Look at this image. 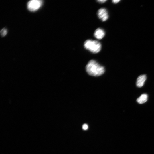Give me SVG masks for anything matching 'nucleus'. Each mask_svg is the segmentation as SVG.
<instances>
[{"label":"nucleus","instance_id":"1a4fd4ad","mask_svg":"<svg viewBox=\"0 0 154 154\" xmlns=\"http://www.w3.org/2000/svg\"><path fill=\"white\" fill-rule=\"evenodd\" d=\"M82 128L84 130H86L88 129V126L87 124H84L83 125Z\"/></svg>","mask_w":154,"mask_h":154},{"label":"nucleus","instance_id":"f03ea898","mask_svg":"<svg viewBox=\"0 0 154 154\" xmlns=\"http://www.w3.org/2000/svg\"><path fill=\"white\" fill-rule=\"evenodd\" d=\"M84 46L85 49L93 53L99 52L101 49V43L96 40H87L84 42Z\"/></svg>","mask_w":154,"mask_h":154},{"label":"nucleus","instance_id":"7ed1b4c3","mask_svg":"<svg viewBox=\"0 0 154 154\" xmlns=\"http://www.w3.org/2000/svg\"><path fill=\"white\" fill-rule=\"evenodd\" d=\"M42 1L33 0L29 1L27 4L28 9L31 11H34L38 9L42 4Z\"/></svg>","mask_w":154,"mask_h":154},{"label":"nucleus","instance_id":"9b49d317","mask_svg":"<svg viewBox=\"0 0 154 154\" xmlns=\"http://www.w3.org/2000/svg\"><path fill=\"white\" fill-rule=\"evenodd\" d=\"M120 1V0H113L112 1V2L116 4L118 3Z\"/></svg>","mask_w":154,"mask_h":154},{"label":"nucleus","instance_id":"0eeeda50","mask_svg":"<svg viewBox=\"0 0 154 154\" xmlns=\"http://www.w3.org/2000/svg\"><path fill=\"white\" fill-rule=\"evenodd\" d=\"M148 97V95L147 94H143L138 98L137 99V101L139 104H143L147 101Z\"/></svg>","mask_w":154,"mask_h":154},{"label":"nucleus","instance_id":"423d86ee","mask_svg":"<svg viewBox=\"0 0 154 154\" xmlns=\"http://www.w3.org/2000/svg\"><path fill=\"white\" fill-rule=\"evenodd\" d=\"M146 79V76L145 75H142L138 76L136 82L137 86L139 88L142 87Z\"/></svg>","mask_w":154,"mask_h":154},{"label":"nucleus","instance_id":"6e6552de","mask_svg":"<svg viewBox=\"0 0 154 154\" xmlns=\"http://www.w3.org/2000/svg\"><path fill=\"white\" fill-rule=\"evenodd\" d=\"M7 33V31L6 29H2L0 31L1 35L2 37H4L5 36Z\"/></svg>","mask_w":154,"mask_h":154},{"label":"nucleus","instance_id":"39448f33","mask_svg":"<svg viewBox=\"0 0 154 154\" xmlns=\"http://www.w3.org/2000/svg\"><path fill=\"white\" fill-rule=\"evenodd\" d=\"M105 35L104 30L100 28L97 29L94 33V36L97 39H102Z\"/></svg>","mask_w":154,"mask_h":154},{"label":"nucleus","instance_id":"9d476101","mask_svg":"<svg viewBox=\"0 0 154 154\" xmlns=\"http://www.w3.org/2000/svg\"><path fill=\"white\" fill-rule=\"evenodd\" d=\"M106 1V0H100L97 1L98 2L100 3H103L105 2Z\"/></svg>","mask_w":154,"mask_h":154},{"label":"nucleus","instance_id":"20e7f679","mask_svg":"<svg viewBox=\"0 0 154 154\" xmlns=\"http://www.w3.org/2000/svg\"><path fill=\"white\" fill-rule=\"evenodd\" d=\"M97 14L98 18L103 21H106L108 18V11L104 8L100 9L98 10Z\"/></svg>","mask_w":154,"mask_h":154},{"label":"nucleus","instance_id":"f257e3e1","mask_svg":"<svg viewBox=\"0 0 154 154\" xmlns=\"http://www.w3.org/2000/svg\"><path fill=\"white\" fill-rule=\"evenodd\" d=\"M86 69L89 75L94 76H100L105 72L104 67L93 60L88 62L86 66Z\"/></svg>","mask_w":154,"mask_h":154}]
</instances>
